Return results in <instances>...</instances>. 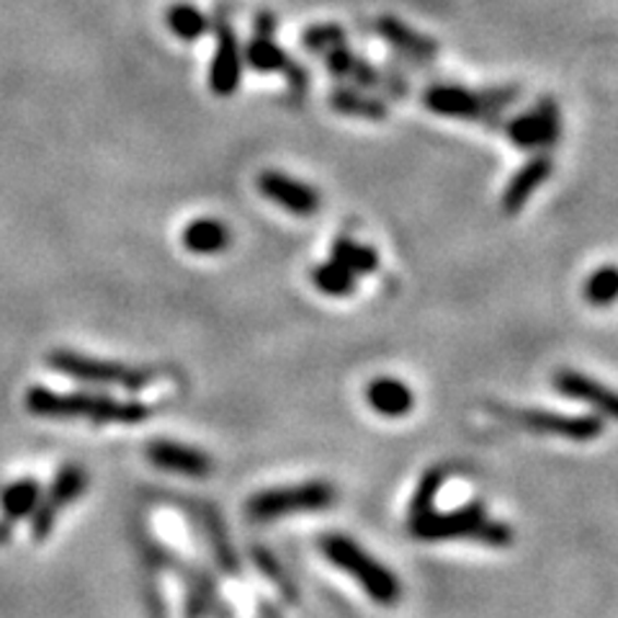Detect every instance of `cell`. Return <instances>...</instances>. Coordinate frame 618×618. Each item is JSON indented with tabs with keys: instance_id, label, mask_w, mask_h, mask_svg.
Instances as JSON below:
<instances>
[{
	"instance_id": "1",
	"label": "cell",
	"mask_w": 618,
	"mask_h": 618,
	"mask_svg": "<svg viewBox=\"0 0 618 618\" xmlns=\"http://www.w3.org/2000/svg\"><path fill=\"white\" fill-rule=\"evenodd\" d=\"M24 405L32 415L47 420H85L93 426H136L153 415V407L136 400H117L109 394L55 392L47 387H28Z\"/></svg>"
},
{
	"instance_id": "2",
	"label": "cell",
	"mask_w": 618,
	"mask_h": 618,
	"mask_svg": "<svg viewBox=\"0 0 618 618\" xmlns=\"http://www.w3.org/2000/svg\"><path fill=\"white\" fill-rule=\"evenodd\" d=\"M409 534L418 542H456V538H466V542L495 546V549L510 546L515 538L508 523L487 519V508L483 502H466V506L445 510V513H438L436 508H430L426 513L409 515Z\"/></svg>"
},
{
	"instance_id": "3",
	"label": "cell",
	"mask_w": 618,
	"mask_h": 618,
	"mask_svg": "<svg viewBox=\"0 0 618 618\" xmlns=\"http://www.w3.org/2000/svg\"><path fill=\"white\" fill-rule=\"evenodd\" d=\"M320 551L330 564L346 572L361 591L379 606H397L402 598V582L390 567L369 555L361 544L343 534H325L320 538Z\"/></svg>"
},
{
	"instance_id": "4",
	"label": "cell",
	"mask_w": 618,
	"mask_h": 618,
	"mask_svg": "<svg viewBox=\"0 0 618 618\" xmlns=\"http://www.w3.org/2000/svg\"><path fill=\"white\" fill-rule=\"evenodd\" d=\"M47 364L52 366L57 373L78 379L85 384H100V387H119L127 392H140L147 384L155 382L157 371L147 369V366H129L121 361H106V358H93L70 348H55L47 356Z\"/></svg>"
},
{
	"instance_id": "5",
	"label": "cell",
	"mask_w": 618,
	"mask_h": 618,
	"mask_svg": "<svg viewBox=\"0 0 618 618\" xmlns=\"http://www.w3.org/2000/svg\"><path fill=\"white\" fill-rule=\"evenodd\" d=\"M521 96V88L515 85H495V88L485 91H470L464 85H430L423 93V104L428 111L438 114V117L449 119H492L506 109V106L515 104Z\"/></svg>"
},
{
	"instance_id": "6",
	"label": "cell",
	"mask_w": 618,
	"mask_h": 618,
	"mask_svg": "<svg viewBox=\"0 0 618 618\" xmlns=\"http://www.w3.org/2000/svg\"><path fill=\"white\" fill-rule=\"evenodd\" d=\"M335 502V487L322 479H309L299 485L271 487V490L255 492L248 500V515L255 523H269L286 519L292 513H312V510H325Z\"/></svg>"
},
{
	"instance_id": "7",
	"label": "cell",
	"mask_w": 618,
	"mask_h": 618,
	"mask_svg": "<svg viewBox=\"0 0 618 618\" xmlns=\"http://www.w3.org/2000/svg\"><path fill=\"white\" fill-rule=\"evenodd\" d=\"M500 418H506L515 426L534 430V433L567 438V441L587 443L595 441L603 433V420L598 415H559L551 409L534 407H492Z\"/></svg>"
},
{
	"instance_id": "8",
	"label": "cell",
	"mask_w": 618,
	"mask_h": 618,
	"mask_svg": "<svg viewBox=\"0 0 618 618\" xmlns=\"http://www.w3.org/2000/svg\"><path fill=\"white\" fill-rule=\"evenodd\" d=\"M255 32L250 45L246 47V60L258 73H284L286 81L294 91L307 88V73L297 60H292L282 47L273 41L276 34V19L271 13H258L255 16Z\"/></svg>"
},
{
	"instance_id": "9",
	"label": "cell",
	"mask_w": 618,
	"mask_h": 618,
	"mask_svg": "<svg viewBox=\"0 0 618 618\" xmlns=\"http://www.w3.org/2000/svg\"><path fill=\"white\" fill-rule=\"evenodd\" d=\"M85 487H88V472H85L83 466L68 464L57 472L55 483L49 485V490L45 492V500H39L37 510L32 513L34 542H45V538L52 534L57 515H60L64 508L73 506L75 500H81Z\"/></svg>"
},
{
	"instance_id": "10",
	"label": "cell",
	"mask_w": 618,
	"mask_h": 618,
	"mask_svg": "<svg viewBox=\"0 0 618 618\" xmlns=\"http://www.w3.org/2000/svg\"><path fill=\"white\" fill-rule=\"evenodd\" d=\"M506 132L515 147L521 150H542L555 147L562 136V117L555 98H542L523 117L508 121Z\"/></svg>"
},
{
	"instance_id": "11",
	"label": "cell",
	"mask_w": 618,
	"mask_h": 618,
	"mask_svg": "<svg viewBox=\"0 0 618 618\" xmlns=\"http://www.w3.org/2000/svg\"><path fill=\"white\" fill-rule=\"evenodd\" d=\"M214 34H217V47H214L212 68H210V88L214 96L227 98L240 88L242 78V55H240V41L225 11H219V16L214 19Z\"/></svg>"
},
{
	"instance_id": "12",
	"label": "cell",
	"mask_w": 618,
	"mask_h": 618,
	"mask_svg": "<svg viewBox=\"0 0 618 618\" xmlns=\"http://www.w3.org/2000/svg\"><path fill=\"white\" fill-rule=\"evenodd\" d=\"M258 191H261V197L282 206L284 212L294 214V217H312L322 206V197L314 186L278 174V170H263L258 176Z\"/></svg>"
},
{
	"instance_id": "13",
	"label": "cell",
	"mask_w": 618,
	"mask_h": 618,
	"mask_svg": "<svg viewBox=\"0 0 618 618\" xmlns=\"http://www.w3.org/2000/svg\"><path fill=\"white\" fill-rule=\"evenodd\" d=\"M325 68L335 78L354 83L358 88H379L390 93V96H402V93H405V81H402L400 75L382 73V70L373 68L371 62H366L364 57L346 49V45L325 52Z\"/></svg>"
},
{
	"instance_id": "14",
	"label": "cell",
	"mask_w": 618,
	"mask_h": 618,
	"mask_svg": "<svg viewBox=\"0 0 618 618\" xmlns=\"http://www.w3.org/2000/svg\"><path fill=\"white\" fill-rule=\"evenodd\" d=\"M147 459L157 470L181 474V477H210L214 470L212 456L206 451L178 441H153L147 445Z\"/></svg>"
},
{
	"instance_id": "15",
	"label": "cell",
	"mask_w": 618,
	"mask_h": 618,
	"mask_svg": "<svg viewBox=\"0 0 618 618\" xmlns=\"http://www.w3.org/2000/svg\"><path fill=\"white\" fill-rule=\"evenodd\" d=\"M551 384H555L557 392H562L564 397L585 402V405L598 409L606 418L618 420V392L606 384L595 382L587 373L574 369H559L555 377H551Z\"/></svg>"
},
{
	"instance_id": "16",
	"label": "cell",
	"mask_w": 618,
	"mask_h": 618,
	"mask_svg": "<svg viewBox=\"0 0 618 618\" xmlns=\"http://www.w3.org/2000/svg\"><path fill=\"white\" fill-rule=\"evenodd\" d=\"M551 170H555V163H551L549 155L531 157V161L523 165L521 170H515L513 178H510L506 186V191H502V197H500L502 212L510 214V217L519 214L523 206H526V201L546 183V178L551 176Z\"/></svg>"
},
{
	"instance_id": "17",
	"label": "cell",
	"mask_w": 618,
	"mask_h": 618,
	"mask_svg": "<svg viewBox=\"0 0 618 618\" xmlns=\"http://www.w3.org/2000/svg\"><path fill=\"white\" fill-rule=\"evenodd\" d=\"M41 500V487L37 479H19L0 495V544H5L19 521L28 519Z\"/></svg>"
},
{
	"instance_id": "18",
	"label": "cell",
	"mask_w": 618,
	"mask_h": 618,
	"mask_svg": "<svg viewBox=\"0 0 618 618\" xmlns=\"http://www.w3.org/2000/svg\"><path fill=\"white\" fill-rule=\"evenodd\" d=\"M377 34L382 37L387 45H392L394 49H400L402 55L415 57V60H433L438 55V41L426 37V34L415 32L413 26H407L405 21H400L397 16H382L377 19Z\"/></svg>"
},
{
	"instance_id": "19",
	"label": "cell",
	"mask_w": 618,
	"mask_h": 618,
	"mask_svg": "<svg viewBox=\"0 0 618 618\" xmlns=\"http://www.w3.org/2000/svg\"><path fill=\"white\" fill-rule=\"evenodd\" d=\"M366 402L373 413L384 418H405L409 409L415 407V394L405 382L392 377H379L366 387Z\"/></svg>"
},
{
	"instance_id": "20",
	"label": "cell",
	"mask_w": 618,
	"mask_h": 618,
	"mask_svg": "<svg viewBox=\"0 0 618 618\" xmlns=\"http://www.w3.org/2000/svg\"><path fill=\"white\" fill-rule=\"evenodd\" d=\"M181 242L193 255H219L233 242V233H229L225 222L214 217H199L183 227Z\"/></svg>"
},
{
	"instance_id": "21",
	"label": "cell",
	"mask_w": 618,
	"mask_h": 618,
	"mask_svg": "<svg viewBox=\"0 0 618 618\" xmlns=\"http://www.w3.org/2000/svg\"><path fill=\"white\" fill-rule=\"evenodd\" d=\"M330 109L343 114V117H356V119H369V121H382L387 119V104L382 98L369 96V93L358 88H335L328 96Z\"/></svg>"
},
{
	"instance_id": "22",
	"label": "cell",
	"mask_w": 618,
	"mask_h": 618,
	"mask_svg": "<svg viewBox=\"0 0 618 618\" xmlns=\"http://www.w3.org/2000/svg\"><path fill=\"white\" fill-rule=\"evenodd\" d=\"M330 261L341 263L343 269H348L354 276H366V273H377L379 269V255L377 250L361 242L350 240V237H337L330 246Z\"/></svg>"
},
{
	"instance_id": "23",
	"label": "cell",
	"mask_w": 618,
	"mask_h": 618,
	"mask_svg": "<svg viewBox=\"0 0 618 618\" xmlns=\"http://www.w3.org/2000/svg\"><path fill=\"white\" fill-rule=\"evenodd\" d=\"M168 26L178 39L183 41H197L204 37L212 28V19L206 13H201L197 5L191 3H178L168 11Z\"/></svg>"
},
{
	"instance_id": "24",
	"label": "cell",
	"mask_w": 618,
	"mask_h": 618,
	"mask_svg": "<svg viewBox=\"0 0 618 618\" xmlns=\"http://www.w3.org/2000/svg\"><path fill=\"white\" fill-rule=\"evenodd\" d=\"M356 278L348 269H343L341 263L325 261L318 263L312 271V282L322 294L328 297H348V294L356 292Z\"/></svg>"
},
{
	"instance_id": "25",
	"label": "cell",
	"mask_w": 618,
	"mask_h": 618,
	"mask_svg": "<svg viewBox=\"0 0 618 618\" xmlns=\"http://www.w3.org/2000/svg\"><path fill=\"white\" fill-rule=\"evenodd\" d=\"M585 301L593 307H610L618 301V265H601L585 282Z\"/></svg>"
},
{
	"instance_id": "26",
	"label": "cell",
	"mask_w": 618,
	"mask_h": 618,
	"mask_svg": "<svg viewBox=\"0 0 618 618\" xmlns=\"http://www.w3.org/2000/svg\"><path fill=\"white\" fill-rule=\"evenodd\" d=\"M346 28L341 24H318V26H309L305 34H301V45L309 52H330V49L343 47L346 45Z\"/></svg>"
},
{
	"instance_id": "27",
	"label": "cell",
	"mask_w": 618,
	"mask_h": 618,
	"mask_svg": "<svg viewBox=\"0 0 618 618\" xmlns=\"http://www.w3.org/2000/svg\"><path fill=\"white\" fill-rule=\"evenodd\" d=\"M443 479H445V474L441 470H428L426 474H423V479L413 492V500H409V515L426 513V510L436 506V495L441 492Z\"/></svg>"
}]
</instances>
